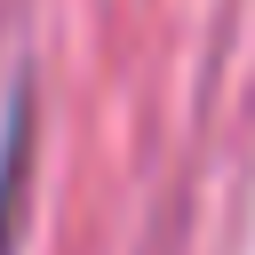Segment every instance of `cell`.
Masks as SVG:
<instances>
[{"label":"cell","instance_id":"1","mask_svg":"<svg viewBox=\"0 0 255 255\" xmlns=\"http://www.w3.org/2000/svg\"><path fill=\"white\" fill-rule=\"evenodd\" d=\"M24 167H32V96L16 88L8 96V128H0V255H8L16 215H24Z\"/></svg>","mask_w":255,"mask_h":255}]
</instances>
